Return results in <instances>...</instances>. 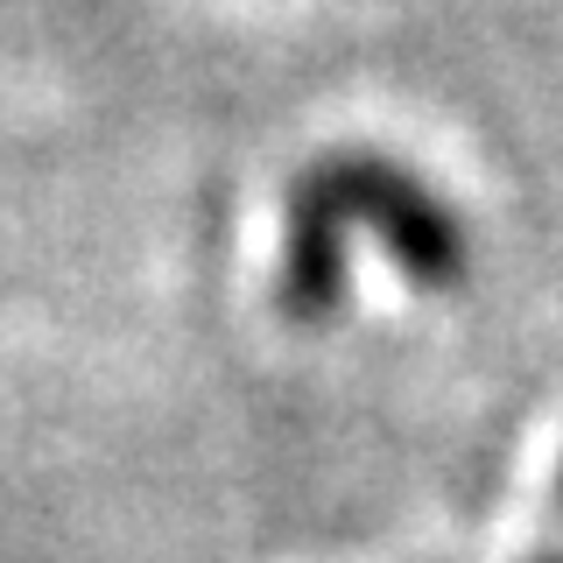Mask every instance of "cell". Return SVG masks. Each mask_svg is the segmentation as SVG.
Segmentation results:
<instances>
[{"label":"cell","instance_id":"6da1fadb","mask_svg":"<svg viewBox=\"0 0 563 563\" xmlns=\"http://www.w3.org/2000/svg\"><path fill=\"white\" fill-rule=\"evenodd\" d=\"M317 176L331 184V198H339V211L352 219V233L366 225V233L387 246V261L409 275V289L451 296L457 282H465V268H472L465 219H457L416 169L387 163L374 148H331V155H317Z\"/></svg>","mask_w":563,"mask_h":563},{"label":"cell","instance_id":"277c9868","mask_svg":"<svg viewBox=\"0 0 563 563\" xmlns=\"http://www.w3.org/2000/svg\"><path fill=\"white\" fill-rule=\"evenodd\" d=\"M550 515H556V528H563V472H556V486H550Z\"/></svg>","mask_w":563,"mask_h":563},{"label":"cell","instance_id":"3957f363","mask_svg":"<svg viewBox=\"0 0 563 563\" xmlns=\"http://www.w3.org/2000/svg\"><path fill=\"white\" fill-rule=\"evenodd\" d=\"M528 563H563V542H542V550L528 556Z\"/></svg>","mask_w":563,"mask_h":563},{"label":"cell","instance_id":"7a4b0ae2","mask_svg":"<svg viewBox=\"0 0 563 563\" xmlns=\"http://www.w3.org/2000/svg\"><path fill=\"white\" fill-rule=\"evenodd\" d=\"M352 296V219L339 211L331 184L310 169H296L289 198H282V268H275V310L289 324H331Z\"/></svg>","mask_w":563,"mask_h":563}]
</instances>
